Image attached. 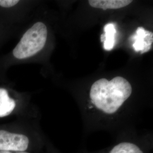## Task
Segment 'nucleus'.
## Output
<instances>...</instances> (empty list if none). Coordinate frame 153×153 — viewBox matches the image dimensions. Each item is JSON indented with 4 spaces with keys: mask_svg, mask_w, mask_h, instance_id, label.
Here are the masks:
<instances>
[{
    "mask_svg": "<svg viewBox=\"0 0 153 153\" xmlns=\"http://www.w3.org/2000/svg\"><path fill=\"white\" fill-rule=\"evenodd\" d=\"M30 145V139L25 134L0 130V152H26Z\"/></svg>",
    "mask_w": 153,
    "mask_h": 153,
    "instance_id": "4",
    "label": "nucleus"
},
{
    "mask_svg": "<svg viewBox=\"0 0 153 153\" xmlns=\"http://www.w3.org/2000/svg\"><path fill=\"white\" fill-rule=\"evenodd\" d=\"M151 33H149L148 31H146L143 28H138L137 33L136 36H134V43L133 45L134 49L136 51H143L145 50L147 51L149 48H148V44L145 42V38L149 36Z\"/></svg>",
    "mask_w": 153,
    "mask_h": 153,
    "instance_id": "7",
    "label": "nucleus"
},
{
    "mask_svg": "<svg viewBox=\"0 0 153 153\" xmlns=\"http://www.w3.org/2000/svg\"><path fill=\"white\" fill-rule=\"evenodd\" d=\"M53 153H60V152H55V151H54V152H53Z\"/></svg>",
    "mask_w": 153,
    "mask_h": 153,
    "instance_id": "11",
    "label": "nucleus"
},
{
    "mask_svg": "<svg viewBox=\"0 0 153 153\" xmlns=\"http://www.w3.org/2000/svg\"><path fill=\"white\" fill-rule=\"evenodd\" d=\"M153 138L150 134H131L115 140L108 148L95 152L82 150L78 153H153Z\"/></svg>",
    "mask_w": 153,
    "mask_h": 153,
    "instance_id": "3",
    "label": "nucleus"
},
{
    "mask_svg": "<svg viewBox=\"0 0 153 153\" xmlns=\"http://www.w3.org/2000/svg\"><path fill=\"white\" fill-rule=\"evenodd\" d=\"M132 2L131 0H89L90 5L94 8L117 9L126 7Z\"/></svg>",
    "mask_w": 153,
    "mask_h": 153,
    "instance_id": "5",
    "label": "nucleus"
},
{
    "mask_svg": "<svg viewBox=\"0 0 153 153\" xmlns=\"http://www.w3.org/2000/svg\"><path fill=\"white\" fill-rule=\"evenodd\" d=\"M0 153H12L10 152H5V151H1ZM16 153H30L28 152H16Z\"/></svg>",
    "mask_w": 153,
    "mask_h": 153,
    "instance_id": "10",
    "label": "nucleus"
},
{
    "mask_svg": "<svg viewBox=\"0 0 153 153\" xmlns=\"http://www.w3.org/2000/svg\"><path fill=\"white\" fill-rule=\"evenodd\" d=\"M47 28L43 22L35 23L23 35L13 50L18 59H25L36 54L44 48L47 39Z\"/></svg>",
    "mask_w": 153,
    "mask_h": 153,
    "instance_id": "2",
    "label": "nucleus"
},
{
    "mask_svg": "<svg viewBox=\"0 0 153 153\" xmlns=\"http://www.w3.org/2000/svg\"><path fill=\"white\" fill-rule=\"evenodd\" d=\"M19 2L18 0H0V6L4 7H10Z\"/></svg>",
    "mask_w": 153,
    "mask_h": 153,
    "instance_id": "9",
    "label": "nucleus"
},
{
    "mask_svg": "<svg viewBox=\"0 0 153 153\" xmlns=\"http://www.w3.org/2000/svg\"><path fill=\"white\" fill-rule=\"evenodd\" d=\"M131 93V85L123 77L116 76L111 81L100 79L93 83L90 89L88 109H94L106 116H115Z\"/></svg>",
    "mask_w": 153,
    "mask_h": 153,
    "instance_id": "1",
    "label": "nucleus"
},
{
    "mask_svg": "<svg viewBox=\"0 0 153 153\" xmlns=\"http://www.w3.org/2000/svg\"><path fill=\"white\" fill-rule=\"evenodd\" d=\"M105 39L104 48L106 51H111L113 49L115 45V36L116 29L115 25L112 23L107 24L104 27Z\"/></svg>",
    "mask_w": 153,
    "mask_h": 153,
    "instance_id": "8",
    "label": "nucleus"
},
{
    "mask_svg": "<svg viewBox=\"0 0 153 153\" xmlns=\"http://www.w3.org/2000/svg\"><path fill=\"white\" fill-rule=\"evenodd\" d=\"M16 105L15 100L10 98L7 90L0 88V117L10 115L15 108Z\"/></svg>",
    "mask_w": 153,
    "mask_h": 153,
    "instance_id": "6",
    "label": "nucleus"
}]
</instances>
